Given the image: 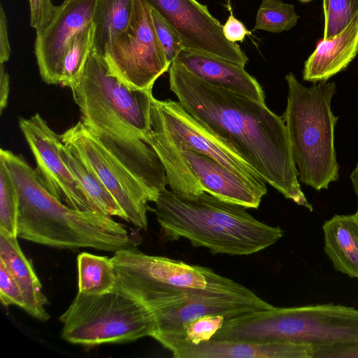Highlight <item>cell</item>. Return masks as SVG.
Segmentation results:
<instances>
[{
    "label": "cell",
    "mask_w": 358,
    "mask_h": 358,
    "mask_svg": "<svg viewBox=\"0 0 358 358\" xmlns=\"http://www.w3.org/2000/svg\"><path fill=\"white\" fill-rule=\"evenodd\" d=\"M170 90L183 108L286 199L313 210L299 184L282 117L264 103L213 85L173 62Z\"/></svg>",
    "instance_id": "obj_1"
},
{
    "label": "cell",
    "mask_w": 358,
    "mask_h": 358,
    "mask_svg": "<svg viewBox=\"0 0 358 358\" xmlns=\"http://www.w3.org/2000/svg\"><path fill=\"white\" fill-rule=\"evenodd\" d=\"M0 158L18 194L17 238L61 249L90 248L114 252L140 243L138 236L130 234L111 216L76 210L57 199L22 155L1 148Z\"/></svg>",
    "instance_id": "obj_2"
},
{
    "label": "cell",
    "mask_w": 358,
    "mask_h": 358,
    "mask_svg": "<svg viewBox=\"0 0 358 358\" xmlns=\"http://www.w3.org/2000/svg\"><path fill=\"white\" fill-rule=\"evenodd\" d=\"M155 213L166 241L187 239L213 254L248 255L271 246L283 236L280 227L262 222L242 206L206 192L186 196L165 189L155 201Z\"/></svg>",
    "instance_id": "obj_3"
},
{
    "label": "cell",
    "mask_w": 358,
    "mask_h": 358,
    "mask_svg": "<svg viewBox=\"0 0 358 358\" xmlns=\"http://www.w3.org/2000/svg\"><path fill=\"white\" fill-rule=\"evenodd\" d=\"M111 259L116 287L144 306L152 318L197 299L264 301L211 268L149 255L136 248L117 251Z\"/></svg>",
    "instance_id": "obj_4"
},
{
    "label": "cell",
    "mask_w": 358,
    "mask_h": 358,
    "mask_svg": "<svg viewBox=\"0 0 358 358\" xmlns=\"http://www.w3.org/2000/svg\"><path fill=\"white\" fill-rule=\"evenodd\" d=\"M213 340L290 342L316 348L358 344V309L322 303L273 307L224 320Z\"/></svg>",
    "instance_id": "obj_5"
},
{
    "label": "cell",
    "mask_w": 358,
    "mask_h": 358,
    "mask_svg": "<svg viewBox=\"0 0 358 358\" xmlns=\"http://www.w3.org/2000/svg\"><path fill=\"white\" fill-rule=\"evenodd\" d=\"M152 130L144 142L164 167L171 190L194 196L203 189L180 153L194 150L205 154L228 169L267 191L266 182L231 147L192 117L179 101L152 99Z\"/></svg>",
    "instance_id": "obj_6"
},
{
    "label": "cell",
    "mask_w": 358,
    "mask_h": 358,
    "mask_svg": "<svg viewBox=\"0 0 358 358\" xmlns=\"http://www.w3.org/2000/svg\"><path fill=\"white\" fill-rule=\"evenodd\" d=\"M285 80L288 96L282 118L299 180L317 191L328 189L339 177L334 147L338 117L331 108L336 84L320 82L306 87L292 72Z\"/></svg>",
    "instance_id": "obj_7"
},
{
    "label": "cell",
    "mask_w": 358,
    "mask_h": 358,
    "mask_svg": "<svg viewBox=\"0 0 358 358\" xmlns=\"http://www.w3.org/2000/svg\"><path fill=\"white\" fill-rule=\"evenodd\" d=\"M67 87L87 127L143 141L152 130V90H131L109 73L104 57L92 50L79 76Z\"/></svg>",
    "instance_id": "obj_8"
},
{
    "label": "cell",
    "mask_w": 358,
    "mask_h": 358,
    "mask_svg": "<svg viewBox=\"0 0 358 358\" xmlns=\"http://www.w3.org/2000/svg\"><path fill=\"white\" fill-rule=\"evenodd\" d=\"M59 320L62 338L83 345L134 341L155 329L149 311L116 286L103 294L78 292Z\"/></svg>",
    "instance_id": "obj_9"
},
{
    "label": "cell",
    "mask_w": 358,
    "mask_h": 358,
    "mask_svg": "<svg viewBox=\"0 0 358 358\" xmlns=\"http://www.w3.org/2000/svg\"><path fill=\"white\" fill-rule=\"evenodd\" d=\"M64 145L94 171L127 215L128 222L147 230L148 202L157 198L139 174L122 160L81 120L61 134Z\"/></svg>",
    "instance_id": "obj_10"
},
{
    "label": "cell",
    "mask_w": 358,
    "mask_h": 358,
    "mask_svg": "<svg viewBox=\"0 0 358 358\" xmlns=\"http://www.w3.org/2000/svg\"><path fill=\"white\" fill-rule=\"evenodd\" d=\"M104 59L109 73L131 90H152L156 80L169 71L147 0H134L129 23L111 43Z\"/></svg>",
    "instance_id": "obj_11"
},
{
    "label": "cell",
    "mask_w": 358,
    "mask_h": 358,
    "mask_svg": "<svg viewBox=\"0 0 358 358\" xmlns=\"http://www.w3.org/2000/svg\"><path fill=\"white\" fill-rule=\"evenodd\" d=\"M18 124L35 158L36 175L47 191L72 208L96 210L61 156V135L39 113L20 117Z\"/></svg>",
    "instance_id": "obj_12"
},
{
    "label": "cell",
    "mask_w": 358,
    "mask_h": 358,
    "mask_svg": "<svg viewBox=\"0 0 358 358\" xmlns=\"http://www.w3.org/2000/svg\"><path fill=\"white\" fill-rule=\"evenodd\" d=\"M179 34L185 48L245 67L248 58L235 43L229 41L222 25L207 7L196 0H147Z\"/></svg>",
    "instance_id": "obj_13"
},
{
    "label": "cell",
    "mask_w": 358,
    "mask_h": 358,
    "mask_svg": "<svg viewBox=\"0 0 358 358\" xmlns=\"http://www.w3.org/2000/svg\"><path fill=\"white\" fill-rule=\"evenodd\" d=\"M96 1L64 0L57 6L48 25L36 31L34 53L41 77L45 83H62L66 50L76 34L92 22Z\"/></svg>",
    "instance_id": "obj_14"
},
{
    "label": "cell",
    "mask_w": 358,
    "mask_h": 358,
    "mask_svg": "<svg viewBox=\"0 0 358 358\" xmlns=\"http://www.w3.org/2000/svg\"><path fill=\"white\" fill-rule=\"evenodd\" d=\"M180 155L203 191L221 200L257 209L267 193L205 154L185 150Z\"/></svg>",
    "instance_id": "obj_15"
},
{
    "label": "cell",
    "mask_w": 358,
    "mask_h": 358,
    "mask_svg": "<svg viewBox=\"0 0 358 358\" xmlns=\"http://www.w3.org/2000/svg\"><path fill=\"white\" fill-rule=\"evenodd\" d=\"M273 307L266 301L256 302L231 299H197L178 308L155 317V329L152 337L165 348L170 350L181 338L184 325L199 317L221 315L227 320Z\"/></svg>",
    "instance_id": "obj_16"
},
{
    "label": "cell",
    "mask_w": 358,
    "mask_h": 358,
    "mask_svg": "<svg viewBox=\"0 0 358 358\" xmlns=\"http://www.w3.org/2000/svg\"><path fill=\"white\" fill-rule=\"evenodd\" d=\"M174 62L213 85L266 103L265 94L262 86L243 66L185 48Z\"/></svg>",
    "instance_id": "obj_17"
},
{
    "label": "cell",
    "mask_w": 358,
    "mask_h": 358,
    "mask_svg": "<svg viewBox=\"0 0 358 358\" xmlns=\"http://www.w3.org/2000/svg\"><path fill=\"white\" fill-rule=\"evenodd\" d=\"M314 351V346L304 343L210 339L182 345L172 353L175 358H312Z\"/></svg>",
    "instance_id": "obj_18"
},
{
    "label": "cell",
    "mask_w": 358,
    "mask_h": 358,
    "mask_svg": "<svg viewBox=\"0 0 358 358\" xmlns=\"http://www.w3.org/2000/svg\"><path fill=\"white\" fill-rule=\"evenodd\" d=\"M358 54V14L341 33L331 39L320 40L304 64L303 79L327 82L345 70Z\"/></svg>",
    "instance_id": "obj_19"
},
{
    "label": "cell",
    "mask_w": 358,
    "mask_h": 358,
    "mask_svg": "<svg viewBox=\"0 0 358 358\" xmlns=\"http://www.w3.org/2000/svg\"><path fill=\"white\" fill-rule=\"evenodd\" d=\"M0 260L7 266L17 283L25 301L24 310L34 318L47 321L49 304L31 264L22 251L17 237L0 230Z\"/></svg>",
    "instance_id": "obj_20"
},
{
    "label": "cell",
    "mask_w": 358,
    "mask_h": 358,
    "mask_svg": "<svg viewBox=\"0 0 358 358\" xmlns=\"http://www.w3.org/2000/svg\"><path fill=\"white\" fill-rule=\"evenodd\" d=\"M324 251L334 269L358 279V217L334 215L322 226Z\"/></svg>",
    "instance_id": "obj_21"
},
{
    "label": "cell",
    "mask_w": 358,
    "mask_h": 358,
    "mask_svg": "<svg viewBox=\"0 0 358 358\" xmlns=\"http://www.w3.org/2000/svg\"><path fill=\"white\" fill-rule=\"evenodd\" d=\"M134 0H97L93 16L92 50L104 57L113 41L127 27Z\"/></svg>",
    "instance_id": "obj_22"
},
{
    "label": "cell",
    "mask_w": 358,
    "mask_h": 358,
    "mask_svg": "<svg viewBox=\"0 0 358 358\" xmlns=\"http://www.w3.org/2000/svg\"><path fill=\"white\" fill-rule=\"evenodd\" d=\"M61 156L84 191L94 208L109 216H116L128 222L127 215L94 171L81 157L62 143Z\"/></svg>",
    "instance_id": "obj_23"
},
{
    "label": "cell",
    "mask_w": 358,
    "mask_h": 358,
    "mask_svg": "<svg viewBox=\"0 0 358 358\" xmlns=\"http://www.w3.org/2000/svg\"><path fill=\"white\" fill-rule=\"evenodd\" d=\"M77 264L79 292L103 294L115 289L117 278L111 258L82 252Z\"/></svg>",
    "instance_id": "obj_24"
},
{
    "label": "cell",
    "mask_w": 358,
    "mask_h": 358,
    "mask_svg": "<svg viewBox=\"0 0 358 358\" xmlns=\"http://www.w3.org/2000/svg\"><path fill=\"white\" fill-rule=\"evenodd\" d=\"M94 27L92 22L76 34L64 55L62 83L67 87L82 72L92 50Z\"/></svg>",
    "instance_id": "obj_25"
},
{
    "label": "cell",
    "mask_w": 358,
    "mask_h": 358,
    "mask_svg": "<svg viewBox=\"0 0 358 358\" xmlns=\"http://www.w3.org/2000/svg\"><path fill=\"white\" fill-rule=\"evenodd\" d=\"M299 17L293 4L282 0H262L257 10L255 29L280 33L294 27Z\"/></svg>",
    "instance_id": "obj_26"
},
{
    "label": "cell",
    "mask_w": 358,
    "mask_h": 358,
    "mask_svg": "<svg viewBox=\"0 0 358 358\" xmlns=\"http://www.w3.org/2000/svg\"><path fill=\"white\" fill-rule=\"evenodd\" d=\"M18 194L11 175L0 158V230L17 237Z\"/></svg>",
    "instance_id": "obj_27"
},
{
    "label": "cell",
    "mask_w": 358,
    "mask_h": 358,
    "mask_svg": "<svg viewBox=\"0 0 358 358\" xmlns=\"http://www.w3.org/2000/svg\"><path fill=\"white\" fill-rule=\"evenodd\" d=\"M324 27L323 39L341 33L358 14V0H323Z\"/></svg>",
    "instance_id": "obj_28"
},
{
    "label": "cell",
    "mask_w": 358,
    "mask_h": 358,
    "mask_svg": "<svg viewBox=\"0 0 358 358\" xmlns=\"http://www.w3.org/2000/svg\"><path fill=\"white\" fill-rule=\"evenodd\" d=\"M225 320L221 315H209L191 321L184 325L181 338L169 350L173 352L184 345H197L209 341L222 327Z\"/></svg>",
    "instance_id": "obj_29"
},
{
    "label": "cell",
    "mask_w": 358,
    "mask_h": 358,
    "mask_svg": "<svg viewBox=\"0 0 358 358\" xmlns=\"http://www.w3.org/2000/svg\"><path fill=\"white\" fill-rule=\"evenodd\" d=\"M152 17L158 40L167 62L171 64L179 52L185 48L183 42L175 29L152 8Z\"/></svg>",
    "instance_id": "obj_30"
},
{
    "label": "cell",
    "mask_w": 358,
    "mask_h": 358,
    "mask_svg": "<svg viewBox=\"0 0 358 358\" xmlns=\"http://www.w3.org/2000/svg\"><path fill=\"white\" fill-rule=\"evenodd\" d=\"M0 299L4 306L15 305L25 308L22 293L5 264L0 260Z\"/></svg>",
    "instance_id": "obj_31"
},
{
    "label": "cell",
    "mask_w": 358,
    "mask_h": 358,
    "mask_svg": "<svg viewBox=\"0 0 358 358\" xmlns=\"http://www.w3.org/2000/svg\"><path fill=\"white\" fill-rule=\"evenodd\" d=\"M30 25L36 31L44 29L52 18L56 8L51 0H29Z\"/></svg>",
    "instance_id": "obj_32"
},
{
    "label": "cell",
    "mask_w": 358,
    "mask_h": 358,
    "mask_svg": "<svg viewBox=\"0 0 358 358\" xmlns=\"http://www.w3.org/2000/svg\"><path fill=\"white\" fill-rule=\"evenodd\" d=\"M312 358H358V344L316 348Z\"/></svg>",
    "instance_id": "obj_33"
},
{
    "label": "cell",
    "mask_w": 358,
    "mask_h": 358,
    "mask_svg": "<svg viewBox=\"0 0 358 358\" xmlns=\"http://www.w3.org/2000/svg\"><path fill=\"white\" fill-rule=\"evenodd\" d=\"M222 32L224 37L230 42H242L247 35L250 34V31L247 29L242 22L236 19L231 10L230 15L222 25Z\"/></svg>",
    "instance_id": "obj_34"
},
{
    "label": "cell",
    "mask_w": 358,
    "mask_h": 358,
    "mask_svg": "<svg viewBox=\"0 0 358 358\" xmlns=\"http://www.w3.org/2000/svg\"><path fill=\"white\" fill-rule=\"evenodd\" d=\"M10 46L8 36L7 20L2 4L0 5V64L6 62L10 56Z\"/></svg>",
    "instance_id": "obj_35"
},
{
    "label": "cell",
    "mask_w": 358,
    "mask_h": 358,
    "mask_svg": "<svg viewBox=\"0 0 358 358\" xmlns=\"http://www.w3.org/2000/svg\"><path fill=\"white\" fill-rule=\"evenodd\" d=\"M10 92L9 75L5 69L4 64H0V113H2L8 103Z\"/></svg>",
    "instance_id": "obj_36"
},
{
    "label": "cell",
    "mask_w": 358,
    "mask_h": 358,
    "mask_svg": "<svg viewBox=\"0 0 358 358\" xmlns=\"http://www.w3.org/2000/svg\"><path fill=\"white\" fill-rule=\"evenodd\" d=\"M350 178L351 180L352 187L354 189V191L357 195V201H358V161L357 162L355 168L352 171ZM358 217V205H357V209L355 213Z\"/></svg>",
    "instance_id": "obj_37"
},
{
    "label": "cell",
    "mask_w": 358,
    "mask_h": 358,
    "mask_svg": "<svg viewBox=\"0 0 358 358\" xmlns=\"http://www.w3.org/2000/svg\"><path fill=\"white\" fill-rule=\"evenodd\" d=\"M299 1H301V2L306 3V2H308V1H310L311 0H299Z\"/></svg>",
    "instance_id": "obj_38"
}]
</instances>
